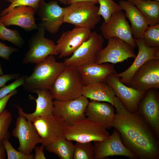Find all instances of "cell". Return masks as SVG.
<instances>
[{
	"label": "cell",
	"instance_id": "6da1fadb",
	"mask_svg": "<svg viewBox=\"0 0 159 159\" xmlns=\"http://www.w3.org/2000/svg\"><path fill=\"white\" fill-rule=\"evenodd\" d=\"M113 127L119 132L122 142L140 159H159V142L151 128L137 111L129 112L115 96Z\"/></svg>",
	"mask_w": 159,
	"mask_h": 159
},
{
	"label": "cell",
	"instance_id": "7a4b0ae2",
	"mask_svg": "<svg viewBox=\"0 0 159 159\" xmlns=\"http://www.w3.org/2000/svg\"><path fill=\"white\" fill-rule=\"evenodd\" d=\"M65 67L63 62L56 61L54 55L48 56L36 64L30 76H26L23 85L24 88L32 92L37 90H49Z\"/></svg>",
	"mask_w": 159,
	"mask_h": 159
},
{
	"label": "cell",
	"instance_id": "3957f363",
	"mask_svg": "<svg viewBox=\"0 0 159 159\" xmlns=\"http://www.w3.org/2000/svg\"><path fill=\"white\" fill-rule=\"evenodd\" d=\"M84 86L77 67L65 66L49 91L54 99L60 100H73L82 95Z\"/></svg>",
	"mask_w": 159,
	"mask_h": 159
},
{
	"label": "cell",
	"instance_id": "277c9868",
	"mask_svg": "<svg viewBox=\"0 0 159 159\" xmlns=\"http://www.w3.org/2000/svg\"><path fill=\"white\" fill-rule=\"evenodd\" d=\"M110 135L102 125L86 117L71 125L67 124L63 137L71 141L89 142L102 141Z\"/></svg>",
	"mask_w": 159,
	"mask_h": 159
},
{
	"label": "cell",
	"instance_id": "5b68a950",
	"mask_svg": "<svg viewBox=\"0 0 159 159\" xmlns=\"http://www.w3.org/2000/svg\"><path fill=\"white\" fill-rule=\"evenodd\" d=\"M99 7L90 2L74 3L65 7L64 22L89 29H94L101 19Z\"/></svg>",
	"mask_w": 159,
	"mask_h": 159
},
{
	"label": "cell",
	"instance_id": "8992f818",
	"mask_svg": "<svg viewBox=\"0 0 159 159\" xmlns=\"http://www.w3.org/2000/svg\"><path fill=\"white\" fill-rule=\"evenodd\" d=\"M103 37L95 31L92 32L90 37L79 47L69 57L65 59V66L77 67L95 63L97 55L102 49Z\"/></svg>",
	"mask_w": 159,
	"mask_h": 159
},
{
	"label": "cell",
	"instance_id": "52a82bcc",
	"mask_svg": "<svg viewBox=\"0 0 159 159\" xmlns=\"http://www.w3.org/2000/svg\"><path fill=\"white\" fill-rule=\"evenodd\" d=\"M45 34L44 29L38 25L37 32L29 41V49L23 59V64H37L49 55H57L56 44L52 40L46 38Z\"/></svg>",
	"mask_w": 159,
	"mask_h": 159
},
{
	"label": "cell",
	"instance_id": "ba28073f",
	"mask_svg": "<svg viewBox=\"0 0 159 159\" xmlns=\"http://www.w3.org/2000/svg\"><path fill=\"white\" fill-rule=\"evenodd\" d=\"M32 122L44 147L62 137L67 124L63 118L52 114L35 117Z\"/></svg>",
	"mask_w": 159,
	"mask_h": 159
},
{
	"label": "cell",
	"instance_id": "9c48e42d",
	"mask_svg": "<svg viewBox=\"0 0 159 159\" xmlns=\"http://www.w3.org/2000/svg\"><path fill=\"white\" fill-rule=\"evenodd\" d=\"M12 134L18 139V150L25 154H31L37 145L42 143L41 139L32 122L20 115L17 118Z\"/></svg>",
	"mask_w": 159,
	"mask_h": 159
},
{
	"label": "cell",
	"instance_id": "30bf717a",
	"mask_svg": "<svg viewBox=\"0 0 159 159\" xmlns=\"http://www.w3.org/2000/svg\"><path fill=\"white\" fill-rule=\"evenodd\" d=\"M100 30L102 36L106 39L116 37L125 41L134 49L137 47L130 26L122 10L112 14L107 21L103 22Z\"/></svg>",
	"mask_w": 159,
	"mask_h": 159
},
{
	"label": "cell",
	"instance_id": "8fae6325",
	"mask_svg": "<svg viewBox=\"0 0 159 159\" xmlns=\"http://www.w3.org/2000/svg\"><path fill=\"white\" fill-rule=\"evenodd\" d=\"M107 39V45L98 54L96 63L108 62L114 64L127 60L129 58L135 57L134 49L125 41L115 37Z\"/></svg>",
	"mask_w": 159,
	"mask_h": 159
},
{
	"label": "cell",
	"instance_id": "7c38bea8",
	"mask_svg": "<svg viewBox=\"0 0 159 159\" xmlns=\"http://www.w3.org/2000/svg\"><path fill=\"white\" fill-rule=\"evenodd\" d=\"M129 87L143 92L152 88L158 89L159 59L144 63L134 73Z\"/></svg>",
	"mask_w": 159,
	"mask_h": 159
},
{
	"label": "cell",
	"instance_id": "4fadbf2b",
	"mask_svg": "<svg viewBox=\"0 0 159 159\" xmlns=\"http://www.w3.org/2000/svg\"><path fill=\"white\" fill-rule=\"evenodd\" d=\"M92 32L89 29L78 26L63 32L56 44L57 55L61 58L71 56L90 37Z\"/></svg>",
	"mask_w": 159,
	"mask_h": 159
},
{
	"label": "cell",
	"instance_id": "5bb4252c",
	"mask_svg": "<svg viewBox=\"0 0 159 159\" xmlns=\"http://www.w3.org/2000/svg\"><path fill=\"white\" fill-rule=\"evenodd\" d=\"M65 9L59 6L57 1L47 3L45 0H40L36 13L41 21L39 25L48 32L57 33L64 23Z\"/></svg>",
	"mask_w": 159,
	"mask_h": 159
},
{
	"label": "cell",
	"instance_id": "9a60e30c",
	"mask_svg": "<svg viewBox=\"0 0 159 159\" xmlns=\"http://www.w3.org/2000/svg\"><path fill=\"white\" fill-rule=\"evenodd\" d=\"M89 101L82 95L76 99L60 100L54 99L52 114L64 119L71 125L86 117L85 111Z\"/></svg>",
	"mask_w": 159,
	"mask_h": 159
},
{
	"label": "cell",
	"instance_id": "2e32d148",
	"mask_svg": "<svg viewBox=\"0 0 159 159\" xmlns=\"http://www.w3.org/2000/svg\"><path fill=\"white\" fill-rule=\"evenodd\" d=\"M158 89H151L144 93L138 104L137 111L159 139V92Z\"/></svg>",
	"mask_w": 159,
	"mask_h": 159
},
{
	"label": "cell",
	"instance_id": "e0dca14e",
	"mask_svg": "<svg viewBox=\"0 0 159 159\" xmlns=\"http://www.w3.org/2000/svg\"><path fill=\"white\" fill-rule=\"evenodd\" d=\"M94 159H103L112 156H122L130 159H138L122 143L118 131L115 129L107 138L101 141L94 142Z\"/></svg>",
	"mask_w": 159,
	"mask_h": 159
},
{
	"label": "cell",
	"instance_id": "ac0fdd59",
	"mask_svg": "<svg viewBox=\"0 0 159 159\" xmlns=\"http://www.w3.org/2000/svg\"><path fill=\"white\" fill-rule=\"evenodd\" d=\"M116 71L109 74L105 83L109 85L114 90L115 96L123 104L127 110L133 113L137 111L139 102L145 92L140 91L127 86L121 82L116 75Z\"/></svg>",
	"mask_w": 159,
	"mask_h": 159
},
{
	"label": "cell",
	"instance_id": "d6986e66",
	"mask_svg": "<svg viewBox=\"0 0 159 159\" xmlns=\"http://www.w3.org/2000/svg\"><path fill=\"white\" fill-rule=\"evenodd\" d=\"M36 13L35 10L31 7L17 6L0 17V20L6 26H17L29 32L38 29V25L36 23L34 17Z\"/></svg>",
	"mask_w": 159,
	"mask_h": 159
},
{
	"label": "cell",
	"instance_id": "ffe728a7",
	"mask_svg": "<svg viewBox=\"0 0 159 159\" xmlns=\"http://www.w3.org/2000/svg\"><path fill=\"white\" fill-rule=\"evenodd\" d=\"M134 39L138 47L137 55L128 69L122 72L116 73L120 81L128 87L134 73L144 63L150 59H159V48L148 47L145 44L143 38Z\"/></svg>",
	"mask_w": 159,
	"mask_h": 159
},
{
	"label": "cell",
	"instance_id": "44dd1931",
	"mask_svg": "<svg viewBox=\"0 0 159 159\" xmlns=\"http://www.w3.org/2000/svg\"><path fill=\"white\" fill-rule=\"evenodd\" d=\"M114 106L107 102L91 100L86 108L87 117L100 123L107 129L113 127L115 114Z\"/></svg>",
	"mask_w": 159,
	"mask_h": 159
},
{
	"label": "cell",
	"instance_id": "7402d4cb",
	"mask_svg": "<svg viewBox=\"0 0 159 159\" xmlns=\"http://www.w3.org/2000/svg\"><path fill=\"white\" fill-rule=\"evenodd\" d=\"M84 86L105 83L107 77L115 72L113 64L92 63L77 67Z\"/></svg>",
	"mask_w": 159,
	"mask_h": 159
},
{
	"label": "cell",
	"instance_id": "603a6c76",
	"mask_svg": "<svg viewBox=\"0 0 159 159\" xmlns=\"http://www.w3.org/2000/svg\"><path fill=\"white\" fill-rule=\"evenodd\" d=\"M33 92L37 93L38 95L36 99L30 96V98L35 100L36 102V109L33 112L27 114L23 111L22 108L20 106L15 105L19 115L23 116L27 120L32 121L35 117L46 116L52 114L54 99L52 95L48 90H37Z\"/></svg>",
	"mask_w": 159,
	"mask_h": 159
},
{
	"label": "cell",
	"instance_id": "cb8c5ba5",
	"mask_svg": "<svg viewBox=\"0 0 159 159\" xmlns=\"http://www.w3.org/2000/svg\"><path fill=\"white\" fill-rule=\"evenodd\" d=\"M122 10L125 11V15L130 21V28L134 39L143 38L144 34L149 26L147 21L138 9L130 3L125 0L119 1Z\"/></svg>",
	"mask_w": 159,
	"mask_h": 159
},
{
	"label": "cell",
	"instance_id": "d4e9b609",
	"mask_svg": "<svg viewBox=\"0 0 159 159\" xmlns=\"http://www.w3.org/2000/svg\"><path fill=\"white\" fill-rule=\"evenodd\" d=\"M82 95L91 100L106 102L113 106L115 93L109 85L103 83L84 86Z\"/></svg>",
	"mask_w": 159,
	"mask_h": 159
},
{
	"label": "cell",
	"instance_id": "484cf974",
	"mask_svg": "<svg viewBox=\"0 0 159 159\" xmlns=\"http://www.w3.org/2000/svg\"><path fill=\"white\" fill-rule=\"evenodd\" d=\"M135 6L147 20L148 25L159 24V2L151 0H125Z\"/></svg>",
	"mask_w": 159,
	"mask_h": 159
},
{
	"label": "cell",
	"instance_id": "4316f807",
	"mask_svg": "<svg viewBox=\"0 0 159 159\" xmlns=\"http://www.w3.org/2000/svg\"><path fill=\"white\" fill-rule=\"evenodd\" d=\"M44 147L47 151L56 155L61 159H73L74 145L63 136Z\"/></svg>",
	"mask_w": 159,
	"mask_h": 159
},
{
	"label": "cell",
	"instance_id": "83f0119b",
	"mask_svg": "<svg viewBox=\"0 0 159 159\" xmlns=\"http://www.w3.org/2000/svg\"><path fill=\"white\" fill-rule=\"evenodd\" d=\"M0 39L6 40L21 48L24 42L18 31L7 28L0 20Z\"/></svg>",
	"mask_w": 159,
	"mask_h": 159
},
{
	"label": "cell",
	"instance_id": "f1b7e54d",
	"mask_svg": "<svg viewBox=\"0 0 159 159\" xmlns=\"http://www.w3.org/2000/svg\"><path fill=\"white\" fill-rule=\"evenodd\" d=\"M73 159H94L95 149L92 142H76Z\"/></svg>",
	"mask_w": 159,
	"mask_h": 159
},
{
	"label": "cell",
	"instance_id": "f546056e",
	"mask_svg": "<svg viewBox=\"0 0 159 159\" xmlns=\"http://www.w3.org/2000/svg\"><path fill=\"white\" fill-rule=\"evenodd\" d=\"M98 0L100 5L98 14L103 18L105 22L109 20L112 14L122 10L119 5L113 0Z\"/></svg>",
	"mask_w": 159,
	"mask_h": 159
},
{
	"label": "cell",
	"instance_id": "4dcf8cb0",
	"mask_svg": "<svg viewBox=\"0 0 159 159\" xmlns=\"http://www.w3.org/2000/svg\"><path fill=\"white\" fill-rule=\"evenodd\" d=\"M143 38L148 47L159 48V24L149 26Z\"/></svg>",
	"mask_w": 159,
	"mask_h": 159
},
{
	"label": "cell",
	"instance_id": "1f68e13d",
	"mask_svg": "<svg viewBox=\"0 0 159 159\" xmlns=\"http://www.w3.org/2000/svg\"><path fill=\"white\" fill-rule=\"evenodd\" d=\"M12 121V115L7 110L5 109L0 114V140L10 138L11 134L9 129Z\"/></svg>",
	"mask_w": 159,
	"mask_h": 159
},
{
	"label": "cell",
	"instance_id": "d6a6232c",
	"mask_svg": "<svg viewBox=\"0 0 159 159\" xmlns=\"http://www.w3.org/2000/svg\"><path fill=\"white\" fill-rule=\"evenodd\" d=\"M5 148L8 159H33V154H24L18 150H16L9 142L8 139L2 140Z\"/></svg>",
	"mask_w": 159,
	"mask_h": 159
},
{
	"label": "cell",
	"instance_id": "836d02e7",
	"mask_svg": "<svg viewBox=\"0 0 159 159\" xmlns=\"http://www.w3.org/2000/svg\"><path fill=\"white\" fill-rule=\"evenodd\" d=\"M10 3L7 8L2 11L0 13V16L6 14L12 9L19 6H30L33 8L36 11L37 10L40 0H4Z\"/></svg>",
	"mask_w": 159,
	"mask_h": 159
},
{
	"label": "cell",
	"instance_id": "e575fe53",
	"mask_svg": "<svg viewBox=\"0 0 159 159\" xmlns=\"http://www.w3.org/2000/svg\"><path fill=\"white\" fill-rule=\"evenodd\" d=\"M26 77V76L24 75L20 77L13 82L8 85H5L0 89V100L16 89L18 87L23 85Z\"/></svg>",
	"mask_w": 159,
	"mask_h": 159
},
{
	"label": "cell",
	"instance_id": "d590c367",
	"mask_svg": "<svg viewBox=\"0 0 159 159\" xmlns=\"http://www.w3.org/2000/svg\"><path fill=\"white\" fill-rule=\"evenodd\" d=\"M19 51L18 49L8 46L0 41V57L3 59L9 60L10 55L12 53Z\"/></svg>",
	"mask_w": 159,
	"mask_h": 159
},
{
	"label": "cell",
	"instance_id": "8d00e7d4",
	"mask_svg": "<svg viewBox=\"0 0 159 159\" xmlns=\"http://www.w3.org/2000/svg\"><path fill=\"white\" fill-rule=\"evenodd\" d=\"M20 77L18 73H14L0 75V89L5 85L6 83L9 80L17 79Z\"/></svg>",
	"mask_w": 159,
	"mask_h": 159
},
{
	"label": "cell",
	"instance_id": "74e56055",
	"mask_svg": "<svg viewBox=\"0 0 159 159\" xmlns=\"http://www.w3.org/2000/svg\"><path fill=\"white\" fill-rule=\"evenodd\" d=\"M17 92V90L16 89L0 100V114L5 110L10 98L16 94Z\"/></svg>",
	"mask_w": 159,
	"mask_h": 159
},
{
	"label": "cell",
	"instance_id": "f35d334b",
	"mask_svg": "<svg viewBox=\"0 0 159 159\" xmlns=\"http://www.w3.org/2000/svg\"><path fill=\"white\" fill-rule=\"evenodd\" d=\"M44 147L42 145L40 146H36L34 148L35 151V155L34 157V159H46L44 152Z\"/></svg>",
	"mask_w": 159,
	"mask_h": 159
},
{
	"label": "cell",
	"instance_id": "ab89813d",
	"mask_svg": "<svg viewBox=\"0 0 159 159\" xmlns=\"http://www.w3.org/2000/svg\"><path fill=\"white\" fill-rule=\"evenodd\" d=\"M6 153L2 140H0V159H4Z\"/></svg>",
	"mask_w": 159,
	"mask_h": 159
},
{
	"label": "cell",
	"instance_id": "60d3db41",
	"mask_svg": "<svg viewBox=\"0 0 159 159\" xmlns=\"http://www.w3.org/2000/svg\"><path fill=\"white\" fill-rule=\"evenodd\" d=\"M84 1L90 2L95 4H98V0H67V4L69 5L75 3Z\"/></svg>",
	"mask_w": 159,
	"mask_h": 159
},
{
	"label": "cell",
	"instance_id": "b9f144b4",
	"mask_svg": "<svg viewBox=\"0 0 159 159\" xmlns=\"http://www.w3.org/2000/svg\"><path fill=\"white\" fill-rule=\"evenodd\" d=\"M67 0H57V1L60 3L63 4L64 5L67 4Z\"/></svg>",
	"mask_w": 159,
	"mask_h": 159
},
{
	"label": "cell",
	"instance_id": "7bdbcfd3",
	"mask_svg": "<svg viewBox=\"0 0 159 159\" xmlns=\"http://www.w3.org/2000/svg\"><path fill=\"white\" fill-rule=\"evenodd\" d=\"M3 74H4L3 72L1 67V65L0 64V75H1Z\"/></svg>",
	"mask_w": 159,
	"mask_h": 159
},
{
	"label": "cell",
	"instance_id": "ee69618b",
	"mask_svg": "<svg viewBox=\"0 0 159 159\" xmlns=\"http://www.w3.org/2000/svg\"><path fill=\"white\" fill-rule=\"evenodd\" d=\"M154 0L159 2V0Z\"/></svg>",
	"mask_w": 159,
	"mask_h": 159
}]
</instances>
